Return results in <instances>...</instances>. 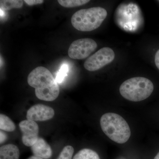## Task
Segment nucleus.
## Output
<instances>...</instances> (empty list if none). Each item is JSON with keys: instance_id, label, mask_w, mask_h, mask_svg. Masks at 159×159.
Listing matches in <instances>:
<instances>
[{"instance_id": "4468645a", "label": "nucleus", "mask_w": 159, "mask_h": 159, "mask_svg": "<svg viewBox=\"0 0 159 159\" xmlns=\"http://www.w3.org/2000/svg\"><path fill=\"white\" fill-rule=\"evenodd\" d=\"M58 3L66 8H74L83 6L90 2L89 0H58Z\"/></svg>"}, {"instance_id": "f03ea898", "label": "nucleus", "mask_w": 159, "mask_h": 159, "mask_svg": "<svg viewBox=\"0 0 159 159\" xmlns=\"http://www.w3.org/2000/svg\"><path fill=\"white\" fill-rule=\"evenodd\" d=\"M100 123L103 133L116 143L124 144L130 138L129 125L120 115L114 113L104 114L100 119Z\"/></svg>"}, {"instance_id": "20e7f679", "label": "nucleus", "mask_w": 159, "mask_h": 159, "mask_svg": "<svg viewBox=\"0 0 159 159\" xmlns=\"http://www.w3.org/2000/svg\"><path fill=\"white\" fill-rule=\"evenodd\" d=\"M154 85L144 77H134L125 80L119 88V92L125 99L139 102L148 98L153 92Z\"/></svg>"}, {"instance_id": "9b49d317", "label": "nucleus", "mask_w": 159, "mask_h": 159, "mask_svg": "<svg viewBox=\"0 0 159 159\" xmlns=\"http://www.w3.org/2000/svg\"><path fill=\"white\" fill-rule=\"evenodd\" d=\"M23 6V1L21 0H1L0 8L1 10L9 11L16 8L20 9Z\"/></svg>"}, {"instance_id": "2eb2a0df", "label": "nucleus", "mask_w": 159, "mask_h": 159, "mask_svg": "<svg viewBox=\"0 0 159 159\" xmlns=\"http://www.w3.org/2000/svg\"><path fill=\"white\" fill-rule=\"evenodd\" d=\"M74 153V148L70 145L64 147L57 159H72Z\"/></svg>"}, {"instance_id": "0eeeda50", "label": "nucleus", "mask_w": 159, "mask_h": 159, "mask_svg": "<svg viewBox=\"0 0 159 159\" xmlns=\"http://www.w3.org/2000/svg\"><path fill=\"white\" fill-rule=\"evenodd\" d=\"M19 127L22 133L23 144L28 147H31L39 139V128L37 123L27 119L20 122Z\"/></svg>"}, {"instance_id": "ddd939ff", "label": "nucleus", "mask_w": 159, "mask_h": 159, "mask_svg": "<svg viewBox=\"0 0 159 159\" xmlns=\"http://www.w3.org/2000/svg\"><path fill=\"white\" fill-rule=\"evenodd\" d=\"M0 129L1 130L7 132H12L15 130L16 125L9 117L6 115H0Z\"/></svg>"}, {"instance_id": "1a4fd4ad", "label": "nucleus", "mask_w": 159, "mask_h": 159, "mask_svg": "<svg viewBox=\"0 0 159 159\" xmlns=\"http://www.w3.org/2000/svg\"><path fill=\"white\" fill-rule=\"evenodd\" d=\"M34 156L43 159H49L52 157L51 146L42 138H39L37 142L31 147Z\"/></svg>"}, {"instance_id": "9d476101", "label": "nucleus", "mask_w": 159, "mask_h": 159, "mask_svg": "<svg viewBox=\"0 0 159 159\" xmlns=\"http://www.w3.org/2000/svg\"><path fill=\"white\" fill-rule=\"evenodd\" d=\"M20 151L16 145L7 144L0 148V159H19Z\"/></svg>"}, {"instance_id": "7ed1b4c3", "label": "nucleus", "mask_w": 159, "mask_h": 159, "mask_svg": "<svg viewBox=\"0 0 159 159\" xmlns=\"http://www.w3.org/2000/svg\"><path fill=\"white\" fill-rule=\"evenodd\" d=\"M107 15V10L100 7L80 9L72 16L71 23L78 31H92L101 25Z\"/></svg>"}, {"instance_id": "6e6552de", "label": "nucleus", "mask_w": 159, "mask_h": 159, "mask_svg": "<svg viewBox=\"0 0 159 159\" xmlns=\"http://www.w3.org/2000/svg\"><path fill=\"white\" fill-rule=\"evenodd\" d=\"M54 116L52 107L43 104H36L31 107L27 111L28 120L33 121H45L50 120Z\"/></svg>"}, {"instance_id": "a211bd4d", "label": "nucleus", "mask_w": 159, "mask_h": 159, "mask_svg": "<svg viewBox=\"0 0 159 159\" xmlns=\"http://www.w3.org/2000/svg\"><path fill=\"white\" fill-rule=\"evenodd\" d=\"M0 135H1V139H0V143L1 144H2L5 141H6V139H7V135L6 134H5L4 132L2 131L1 130L0 132Z\"/></svg>"}, {"instance_id": "412c9836", "label": "nucleus", "mask_w": 159, "mask_h": 159, "mask_svg": "<svg viewBox=\"0 0 159 159\" xmlns=\"http://www.w3.org/2000/svg\"><path fill=\"white\" fill-rule=\"evenodd\" d=\"M154 159H159V152L157 154V155L156 156Z\"/></svg>"}, {"instance_id": "dca6fc26", "label": "nucleus", "mask_w": 159, "mask_h": 159, "mask_svg": "<svg viewBox=\"0 0 159 159\" xmlns=\"http://www.w3.org/2000/svg\"><path fill=\"white\" fill-rule=\"evenodd\" d=\"M68 71V67L66 65H64L61 67L59 73L57 74L56 77V80L57 83H61L63 81L65 77L66 76L67 73Z\"/></svg>"}, {"instance_id": "39448f33", "label": "nucleus", "mask_w": 159, "mask_h": 159, "mask_svg": "<svg viewBox=\"0 0 159 159\" xmlns=\"http://www.w3.org/2000/svg\"><path fill=\"white\" fill-rule=\"evenodd\" d=\"M115 57V54L112 49L103 48L88 58L84 66L88 71L98 70L111 62Z\"/></svg>"}, {"instance_id": "f8f14e48", "label": "nucleus", "mask_w": 159, "mask_h": 159, "mask_svg": "<svg viewBox=\"0 0 159 159\" xmlns=\"http://www.w3.org/2000/svg\"><path fill=\"white\" fill-rule=\"evenodd\" d=\"M73 159H100L96 152L89 149L84 148L80 150Z\"/></svg>"}, {"instance_id": "6ab92c4d", "label": "nucleus", "mask_w": 159, "mask_h": 159, "mask_svg": "<svg viewBox=\"0 0 159 159\" xmlns=\"http://www.w3.org/2000/svg\"><path fill=\"white\" fill-rule=\"evenodd\" d=\"M155 63L156 65L157 68L159 70V50H158L156 53L155 56Z\"/></svg>"}, {"instance_id": "f3484780", "label": "nucleus", "mask_w": 159, "mask_h": 159, "mask_svg": "<svg viewBox=\"0 0 159 159\" xmlns=\"http://www.w3.org/2000/svg\"><path fill=\"white\" fill-rule=\"evenodd\" d=\"M29 6H34V5L41 4L43 3L44 1L43 0H25L24 1Z\"/></svg>"}, {"instance_id": "f257e3e1", "label": "nucleus", "mask_w": 159, "mask_h": 159, "mask_svg": "<svg viewBox=\"0 0 159 159\" xmlns=\"http://www.w3.org/2000/svg\"><path fill=\"white\" fill-rule=\"evenodd\" d=\"M30 86L35 89L36 97L40 100L54 101L59 96V86L49 70L38 66L30 72L27 79Z\"/></svg>"}, {"instance_id": "aec40b11", "label": "nucleus", "mask_w": 159, "mask_h": 159, "mask_svg": "<svg viewBox=\"0 0 159 159\" xmlns=\"http://www.w3.org/2000/svg\"><path fill=\"white\" fill-rule=\"evenodd\" d=\"M28 159H43L41 158L38 157L34 156H32L30 157H29V158H28Z\"/></svg>"}, {"instance_id": "423d86ee", "label": "nucleus", "mask_w": 159, "mask_h": 159, "mask_svg": "<svg viewBox=\"0 0 159 159\" xmlns=\"http://www.w3.org/2000/svg\"><path fill=\"white\" fill-rule=\"evenodd\" d=\"M97 43L90 38H83L74 41L69 47L68 55L72 59L81 60L89 57L95 51Z\"/></svg>"}]
</instances>
